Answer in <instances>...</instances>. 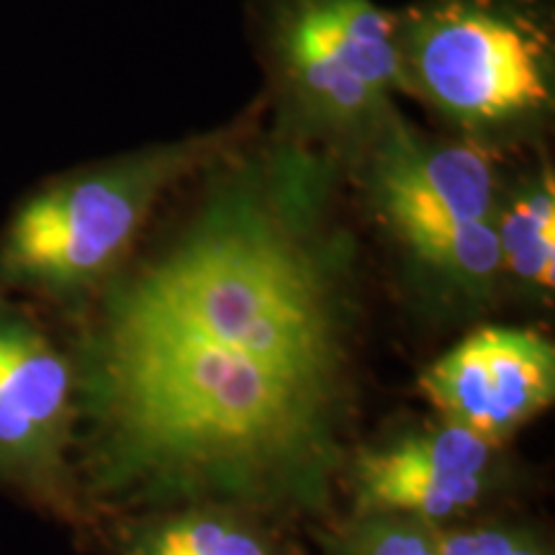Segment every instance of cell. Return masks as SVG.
<instances>
[{
  "label": "cell",
  "mask_w": 555,
  "mask_h": 555,
  "mask_svg": "<svg viewBox=\"0 0 555 555\" xmlns=\"http://www.w3.org/2000/svg\"><path fill=\"white\" fill-rule=\"evenodd\" d=\"M499 448L442 420L358 450L350 463L356 515L391 512L433 525L463 515L489 491Z\"/></svg>",
  "instance_id": "cell-6"
},
{
  "label": "cell",
  "mask_w": 555,
  "mask_h": 555,
  "mask_svg": "<svg viewBox=\"0 0 555 555\" xmlns=\"http://www.w3.org/2000/svg\"><path fill=\"white\" fill-rule=\"evenodd\" d=\"M409 65L427 99L463 121H504L547 99L530 39L509 21L468 5L422 18L409 39Z\"/></svg>",
  "instance_id": "cell-4"
},
{
  "label": "cell",
  "mask_w": 555,
  "mask_h": 555,
  "mask_svg": "<svg viewBox=\"0 0 555 555\" xmlns=\"http://www.w3.org/2000/svg\"><path fill=\"white\" fill-rule=\"evenodd\" d=\"M75 363L24 311L0 301V481L69 512Z\"/></svg>",
  "instance_id": "cell-3"
},
{
  "label": "cell",
  "mask_w": 555,
  "mask_h": 555,
  "mask_svg": "<svg viewBox=\"0 0 555 555\" xmlns=\"http://www.w3.org/2000/svg\"><path fill=\"white\" fill-rule=\"evenodd\" d=\"M288 60L304 90L335 116H360L380 101L363 80L343 65L309 9L288 34Z\"/></svg>",
  "instance_id": "cell-12"
},
{
  "label": "cell",
  "mask_w": 555,
  "mask_h": 555,
  "mask_svg": "<svg viewBox=\"0 0 555 555\" xmlns=\"http://www.w3.org/2000/svg\"><path fill=\"white\" fill-rule=\"evenodd\" d=\"M350 399L327 275L249 201L116 286L75 363L90 489L147 512H322Z\"/></svg>",
  "instance_id": "cell-1"
},
{
  "label": "cell",
  "mask_w": 555,
  "mask_h": 555,
  "mask_svg": "<svg viewBox=\"0 0 555 555\" xmlns=\"http://www.w3.org/2000/svg\"><path fill=\"white\" fill-rule=\"evenodd\" d=\"M420 388L450 425L502 442L555 399V350L543 335L481 327L425 367Z\"/></svg>",
  "instance_id": "cell-5"
},
{
  "label": "cell",
  "mask_w": 555,
  "mask_h": 555,
  "mask_svg": "<svg viewBox=\"0 0 555 555\" xmlns=\"http://www.w3.org/2000/svg\"><path fill=\"white\" fill-rule=\"evenodd\" d=\"M376 204L416 266L442 286L468 296H481L494 286L502 273L494 221L463 219L391 193H376Z\"/></svg>",
  "instance_id": "cell-7"
},
{
  "label": "cell",
  "mask_w": 555,
  "mask_h": 555,
  "mask_svg": "<svg viewBox=\"0 0 555 555\" xmlns=\"http://www.w3.org/2000/svg\"><path fill=\"white\" fill-rule=\"evenodd\" d=\"M180 152L121 159L47 185L13 214L0 237V288L80 294L124 258Z\"/></svg>",
  "instance_id": "cell-2"
},
{
  "label": "cell",
  "mask_w": 555,
  "mask_h": 555,
  "mask_svg": "<svg viewBox=\"0 0 555 555\" xmlns=\"http://www.w3.org/2000/svg\"><path fill=\"white\" fill-rule=\"evenodd\" d=\"M506 555H547V553L535 535H530L527 530H519L515 545L509 547V553Z\"/></svg>",
  "instance_id": "cell-14"
},
{
  "label": "cell",
  "mask_w": 555,
  "mask_h": 555,
  "mask_svg": "<svg viewBox=\"0 0 555 555\" xmlns=\"http://www.w3.org/2000/svg\"><path fill=\"white\" fill-rule=\"evenodd\" d=\"M116 555H291L255 515L227 506L147 512L124 525Z\"/></svg>",
  "instance_id": "cell-9"
},
{
  "label": "cell",
  "mask_w": 555,
  "mask_h": 555,
  "mask_svg": "<svg viewBox=\"0 0 555 555\" xmlns=\"http://www.w3.org/2000/svg\"><path fill=\"white\" fill-rule=\"evenodd\" d=\"M373 189L446 208L463 219L494 221V172L474 147H427L397 131L376 165Z\"/></svg>",
  "instance_id": "cell-8"
},
{
  "label": "cell",
  "mask_w": 555,
  "mask_h": 555,
  "mask_svg": "<svg viewBox=\"0 0 555 555\" xmlns=\"http://www.w3.org/2000/svg\"><path fill=\"white\" fill-rule=\"evenodd\" d=\"M324 555H440L437 525L391 512H360L330 538Z\"/></svg>",
  "instance_id": "cell-13"
},
{
  "label": "cell",
  "mask_w": 555,
  "mask_h": 555,
  "mask_svg": "<svg viewBox=\"0 0 555 555\" xmlns=\"http://www.w3.org/2000/svg\"><path fill=\"white\" fill-rule=\"evenodd\" d=\"M309 11L343 65L378 99L399 86L401 54L391 21L371 0H317Z\"/></svg>",
  "instance_id": "cell-10"
},
{
  "label": "cell",
  "mask_w": 555,
  "mask_h": 555,
  "mask_svg": "<svg viewBox=\"0 0 555 555\" xmlns=\"http://www.w3.org/2000/svg\"><path fill=\"white\" fill-rule=\"evenodd\" d=\"M499 268L519 286L551 294L555 273V189L545 172L494 217Z\"/></svg>",
  "instance_id": "cell-11"
}]
</instances>
